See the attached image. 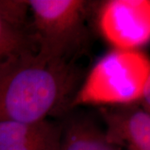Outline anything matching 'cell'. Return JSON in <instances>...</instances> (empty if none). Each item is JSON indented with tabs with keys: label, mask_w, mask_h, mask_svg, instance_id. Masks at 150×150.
<instances>
[{
	"label": "cell",
	"mask_w": 150,
	"mask_h": 150,
	"mask_svg": "<svg viewBox=\"0 0 150 150\" xmlns=\"http://www.w3.org/2000/svg\"><path fill=\"white\" fill-rule=\"evenodd\" d=\"M62 128L48 119L0 122V150H60Z\"/></svg>",
	"instance_id": "cell-6"
},
{
	"label": "cell",
	"mask_w": 150,
	"mask_h": 150,
	"mask_svg": "<svg viewBox=\"0 0 150 150\" xmlns=\"http://www.w3.org/2000/svg\"><path fill=\"white\" fill-rule=\"evenodd\" d=\"M149 72L150 58L141 49L113 48L97 61L79 83L71 108L137 103Z\"/></svg>",
	"instance_id": "cell-2"
},
{
	"label": "cell",
	"mask_w": 150,
	"mask_h": 150,
	"mask_svg": "<svg viewBox=\"0 0 150 150\" xmlns=\"http://www.w3.org/2000/svg\"><path fill=\"white\" fill-rule=\"evenodd\" d=\"M60 150H119L88 118H74L62 128Z\"/></svg>",
	"instance_id": "cell-8"
},
{
	"label": "cell",
	"mask_w": 150,
	"mask_h": 150,
	"mask_svg": "<svg viewBox=\"0 0 150 150\" xmlns=\"http://www.w3.org/2000/svg\"><path fill=\"white\" fill-rule=\"evenodd\" d=\"M36 53L43 58L69 61L86 43L88 22L94 2L28 0Z\"/></svg>",
	"instance_id": "cell-3"
},
{
	"label": "cell",
	"mask_w": 150,
	"mask_h": 150,
	"mask_svg": "<svg viewBox=\"0 0 150 150\" xmlns=\"http://www.w3.org/2000/svg\"><path fill=\"white\" fill-rule=\"evenodd\" d=\"M79 86L69 61L26 51L0 68V122L33 123L71 108Z\"/></svg>",
	"instance_id": "cell-1"
},
{
	"label": "cell",
	"mask_w": 150,
	"mask_h": 150,
	"mask_svg": "<svg viewBox=\"0 0 150 150\" xmlns=\"http://www.w3.org/2000/svg\"><path fill=\"white\" fill-rule=\"evenodd\" d=\"M139 105L145 110L150 112V72L145 83L144 88L139 100Z\"/></svg>",
	"instance_id": "cell-9"
},
{
	"label": "cell",
	"mask_w": 150,
	"mask_h": 150,
	"mask_svg": "<svg viewBox=\"0 0 150 150\" xmlns=\"http://www.w3.org/2000/svg\"><path fill=\"white\" fill-rule=\"evenodd\" d=\"M28 12V1L0 0V68L33 50L31 38L23 28Z\"/></svg>",
	"instance_id": "cell-7"
},
{
	"label": "cell",
	"mask_w": 150,
	"mask_h": 150,
	"mask_svg": "<svg viewBox=\"0 0 150 150\" xmlns=\"http://www.w3.org/2000/svg\"><path fill=\"white\" fill-rule=\"evenodd\" d=\"M108 139L119 150H150V112L139 104L101 108Z\"/></svg>",
	"instance_id": "cell-5"
},
{
	"label": "cell",
	"mask_w": 150,
	"mask_h": 150,
	"mask_svg": "<svg viewBox=\"0 0 150 150\" xmlns=\"http://www.w3.org/2000/svg\"><path fill=\"white\" fill-rule=\"evenodd\" d=\"M97 29L113 48L141 49L150 42V0L94 2Z\"/></svg>",
	"instance_id": "cell-4"
}]
</instances>
